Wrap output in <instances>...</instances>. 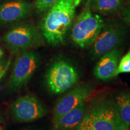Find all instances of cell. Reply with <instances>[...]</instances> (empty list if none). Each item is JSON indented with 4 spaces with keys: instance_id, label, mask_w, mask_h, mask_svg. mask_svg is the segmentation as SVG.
I'll list each match as a JSON object with an SVG mask.
<instances>
[{
    "instance_id": "cell-1",
    "label": "cell",
    "mask_w": 130,
    "mask_h": 130,
    "mask_svg": "<svg viewBox=\"0 0 130 130\" xmlns=\"http://www.w3.org/2000/svg\"><path fill=\"white\" fill-rule=\"evenodd\" d=\"M82 0H58L46 12L40 24V30L49 45H62L72 27L76 9Z\"/></svg>"
},
{
    "instance_id": "cell-2",
    "label": "cell",
    "mask_w": 130,
    "mask_h": 130,
    "mask_svg": "<svg viewBox=\"0 0 130 130\" xmlns=\"http://www.w3.org/2000/svg\"><path fill=\"white\" fill-rule=\"evenodd\" d=\"M83 121L95 130H126L113 98L103 96L94 100L86 107Z\"/></svg>"
},
{
    "instance_id": "cell-3",
    "label": "cell",
    "mask_w": 130,
    "mask_h": 130,
    "mask_svg": "<svg viewBox=\"0 0 130 130\" xmlns=\"http://www.w3.org/2000/svg\"><path fill=\"white\" fill-rule=\"evenodd\" d=\"M104 26L103 19L99 14L93 13L87 1L85 8L72 24L71 39L81 48L91 46Z\"/></svg>"
},
{
    "instance_id": "cell-4",
    "label": "cell",
    "mask_w": 130,
    "mask_h": 130,
    "mask_svg": "<svg viewBox=\"0 0 130 130\" xmlns=\"http://www.w3.org/2000/svg\"><path fill=\"white\" fill-rule=\"evenodd\" d=\"M79 80V73L74 65L59 58L52 63L46 72L45 83L48 90L59 95L72 88Z\"/></svg>"
},
{
    "instance_id": "cell-5",
    "label": "cell",
    "mask_w": 130,
    "mask_h": 130,
    "mask_svg": "<svg viewBox=\"0 0 130 130\" xmlns=\"http://www.w3.org/2000/svg\"><path fill=\"white\" fill-rule=\"evenodd\" d=\"M4 40L12 53L18 54L39 45L42 37L35 26L26 24L12 27L4 36Z\"/></svg>"
},
{
    "instance_id": "cell-6",
    "label": "cell",
    "mask_w": 130,
    "mask_h": 130,
    "mask_svg": "<svg viewBox=\"0 0 130 130\" xmlns=\"http://www.w3.org/2000/svg\"><path fill=\"white\" fill-rule=\"evenodd\" d=\"M40 64V57L33 51H24L16 58L9 81L11 89L25 86Z\"/></svg>"
},
{
    "instance_id": "cell-7",
    "label": "cell",
    "mask_w": 130,
    "mask_h": 130,
    "mask_svg": "<svg viewBox=\"0 0 130 130\" xmlns=\"http://www.w3.org/2000/svg\"><path fill=\"white\" fill-rule=\"evenodd\" d=\"M125 36L124 29L119 24H111L102 28L93 44L90 55L93 59L100 58L111 50L116 49L122 42Z\"/></svg>"
},
{
    "instance_id": "cell-8",
    "label": "cell",
    "mask_w": 130,
    "mask_h": 130,
    "mask_svg": "<svg viewBox=\"0 0 130 130\" xmlns=\"http://www.w3.org/2000/svg\"><path fill=\"white\" fill-rule=\"evenodd\" d=\"M13 118L19 122H32L45 116L46 109L37 98L28 95L18 98L11 106Z\"/></svg>"
},
{
    "instance_id": "cell-9",
    "label": "cell",
    "mask_w": 130,
    "mask_h": 130,
    "mask_svg": "<svg viewBox=\"0 0 130 130\" xmlns=\"http://www.w3.org/2000/svg\"><path fill=\"white\" fill-rule=\"evenodd\" d=\"M94 89L92 84L82 83L75 86L56 102L53 110V122L84 102Z\"/></svg>"
},
{
    "instance_id": "cell-10",
    "label": "cell",
    "mask_w": 130,
    "mask_h": 130,
    "mask_svg": "<svg viewBox=\"0 0 130 130\" xmlns=\"http://www.w3.org/2000/svg\"><path fill=\"white\" fill-rule=\"evenodd\" d=\"M31 5L25 0H15L0 6V25L16 23L30 14Z\"/></svg>"
},
{
    "instance_id": "cell-11",
    "label": "cell",
    "mask_w": 130,
    "mask_h": 130,
    "mask_svg": "<svg viewBox=\"0 0 130 130\" xmlns=\"http://www.w3.org/2000/svg\"><path fill=\"white\" fill-rule=\"evenodd\" d=\"M121 54V51L115 49L101 57L93 69L96 78L100 80L107 81L115 77Z\"/></svg>"
},
{
    "instance_id": "cell-12",
    "label": "cell",
    "mask_w": 130,
    "mask_h": 130,
    "mask_svg": "<svg viewBox=\"0 0 130 130\" xmlns=\"http://www.w3.org/2000/svg\"><path fill=\"white\" fill-rule=\"evenodd\" d=\"M86 105L85 102L63 115L56 121L53 122L56 130H74L82 121L85 114Z\"/></svg>"
},
{
    "instance_id": "cell-13",
    "label": "cell",
    "mask_w": 130,
    "mask_h": 130,
    "mask_svg": "<svg viewBox=\"0 0 130 130\" xmlns=\"http://www.w3.org/2000/svg\"><path fill=\"white\" fill-rule=\"evenodd\" d=\"M113 98L123 125L127 129L130 126V92H120Z\"/></svg>"
},
{
    "instance_id": "cell-14",
    "label": "cell",
    "mask_w": 130,
    "mask_h": 130,
    "mask_svg": "<svg viewBox=\"0 0 130 130\" xmlns=\"http://www.w3.org/2000/svg\"><path fill=\"white\" fill-rule=\"evenodd\" d=\"M92 12L109 14L118 12L122 7L123 0H87Z\"/></svg>"
},
{
    "instance_id": "cell-15",
    "label": "cell",
    "mask_w": 130,
    "mask_h": 130,
    "mask_svg": "<svg viewBox=\"0 0 130 130\" xmlns=\"http://www.w3.org/2000/svg\"><path fill=\"white\" fill-rule=\"evenodd\" d=\"M123 73H130V50L120 59L115 72V77Z\"/></svg>"
},
{
    "instance_id": "cell-16",
    "label": "cell",
    "mask_w": 130,
    "mask_h": 130,
    "mask_svg": "<svg viewBox=\"0 0 130 130\" xmlns=\"http://www.w3.org/2000/svg\"><path fill=\"white\" fill-rule=\"evenodd\" d=\"M58 0H36L35 6L39 13L46 12Z\"/></svg>"
},
{
    "instance_id": "cell-17",
    "label": "cell",
    "mask_w": 130,
    "mask_h": 130,
    "mask_svg": "<svg viewBox=\"0 0 130 130\" xmlns=\"http://www.w3.org/2000/svg\"><path fill=\"white\" fill-rule=\"evenodd\" d=\"M74 130H95L93 128H92L90 125L88 124L85 121H83L76 126Z\"/></svg>"
},
{
    "instance_id": "cell-18",
    "label": "cell",
    "mask_w": 130,
    "mask_h": 130,
    "mask_svg": "<svg viewBox=\"0 0 130 130\" xmlns=\"http://www.w3.org/2000/svg\"><path fill=\"white\" fill-rule=\"evenodd\" d=\"M123 16L125 21L130 24V1L123 10Z\"/></svg>"
},
{
    "instance_id": "cell-19",
    "label": "cell",
    "mask_w": 130,
    "mask_h": 130,
    "mask_svg": "<svg viewBox=\"0 0 130 130\" xmlns=\"http://www.w3.org/2000/svg\"><path fill=\"white\" fill-rule=\"evenodd\" d=\"M10 64V60H9L8 61V62L6 63V68H4V69L3 70L2 72L0 73V79L2 78L5 75V74H6V72H7L8 69H9V68Z\"/></svg>"
},
{
    "instance_id": "cell-20",
    "label": "cell",
    "mask_w": 130,
    "mask_h": 130,
    "mask_svg": "<svg viewBox=\"0 0 130 130\" xmlns=\"http://www.w3.org/2000/svg\"><path fill=\"white\" fill-rule=\"evenodd\" d=\"M6 127V121L4 119L0 118V130H4Z\"/></svg>"
},
{
    "instance_id": "cell-21",
    "label": "cell",
    "mask_w": 130,
    "mask_h": 130,
    "mask_svg": "<svg viewBox=\"0 0 130 130\" xmlns=\"http://www.w3.org/2000/svg\"><path fill=\"white\" fill-rule=\"evenodd\" d=\"M6 64H5V63H3L0 62V73H1L3 70L4 69V68H6Z\"/></svg>"
},
{
    "instance_id": "cell-22",
    "label": "cell",
    "mask_w": 130,
    "mask_h": 130,
    "mask_svg": "<svg viewBox=\"0 0 130 130\" xmlns=\"http://www.w3.org/2000/svg\"><path fill=\"white\" fill-rule=\"evenodd\" d=\"M3 54H4V53H3V50L0 48V58H1V57L3 56Z\"/></svg>"
},
{
    "instance_id": "cell-23",
    "label": "cell",
    "mask_w": 130,
    "mask_h": 130,
    "mask_svg": "<svg viewBox=\"0 0 130 130\" xmlns=\"http://www.w3.org/2000/svg\"><path fill=\"white\" fill-rule=\"evenodd\" d=\"M129 130H130V129H129Z\"/></svg>"
}]
</instances>
